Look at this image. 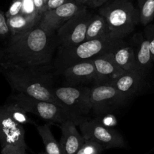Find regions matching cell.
Segmentation results:
<instances>
[{"instance_id":"cell-7","label":"cell","mask_w":154,"mask_h":154,"mask_svg":"<svg viewBox=\"0 0 154 154\" xmlns=\"http://www.w3.org/2000/svg\"><path fill=\"white\" fill-rule=\"evenodd\" d=\"M92 16L93 14L89 11L86 6L65 23L56 32L58 48H72L84 42Z\"/></svg>"},{"instance_id":"cell-21","label":"cell","mask_w":154,"mask_h":154,"mask_svg":"<svg viewBox=\"0 0 154 154\" xmlns=\"http://www.w3.org/2000/svg\"><path fill=\"white\" fill-rule=\"evenodd\" d=\"M5 109L8 112V114L14 119L16 122L21 125L25 124H33L36 126V123L32 120L27 115V112L25 110L23 109L17 105L14 104V102L8 101L3 105Z\"/></svg>"},{"instance_id":"cell-11","label":"cell","mask_w":154,"mask_h":154,"mask_svg":"<svg viewBox=\"0 0 154 154\" xmlns=\"http://www.w3.org/2000/svg\"><path fill=\"white\" fill-rule=\"evenodd\" d=\"M86 6L78 4L75 0L68 2L57 8L47 11L44 13L40 25L48 31L57 32L65 23L83 10Z\"/></svg>"},{"instance_id":"cell-18","label":"cell","mask_w":154,"mask_h":154,"mask_svg":"<svg viewBox=\"0 0 154 154\" xmlns=\"http://www.w3.org/2000/svg\"><path fill=\"white\" fill-rule=\"evenodd\" d=\"M105 37H111L106 20L100 14H93L87 27L85 41Z\"/></svg>"},{"instance_id":"cell-33","label":"cell","mask_w":154,"mask_h":154,"mask_svg":"<svg viewBox=\"0 0 154 154\" xmlns=\"http://www.w3.org/2000/svg\"><path fill=\"white\" fill-rule=\"evenodd\" d=\"M3 57H4V50L0 49V65H1Z\"/></svg>"},{"instance_id":"cell-3","label":"cell","mask_w":154,"mask_h":154,"mask_svg":"<svg viewBox=\"0 0 154 154\" xmlns=\"http://www.w3.org/2000/svg\"><path fill=\"white\" fill-rule=\"evenodd\" d=\"M123 41V38L105 37L84 41L72 48H59L54 63V71L59 74L67 66L93 60L100 54L112 51Z\"/></svg>"},{"instance_id":"cell-17","label":"cell","mask_w":154,"mask_h":154,"mask_svg":"<svg viewBox=\"0 0 154 154\" xmlns=\"http://www.w3.org/2000/svg\"><path fill=\"white\" fill-rule=\"evenodd\" d=\"M116 63L125 72H138L132 45L123 41L112 51Z\"/></svg>"},{"instance_id":"cell-32","label":"cell","mask_w":154,"mask_h":154,"mask_svg":"<svg viewBox=\"0 0 154 154\" xmlns=\"http://www.w3.org/2000/svg\"><path fill=\"white\" fill-rule=\"evenodd\" d=\"M78 4L81 5H85L86 2H87V0H75Z\"/></svg>"},{"instance_id":"cell-4","label":"cell","mask_w":154,"mask_h":154,"mask_svg":"<svg viewBox=\"0 0 154 154\" xmlns=\"http://www.w3.org/2000/svg\"><path fill=\"white\" fill-rule=\"evenodd\" d=\"M99 14L106 20L110 35L123 38L131 34L140 23L139 11L129 0H113L100 7Z\"/></svg>"},{"instance_id":"cell-8","label":"cell","mask_w":154,"mask_h":154,"mask_svg":"<svg viewBox=\"0 0 154 154\" xmlns=\"http://www.w3.org/2000/svg\"><path fill=\"white\" fill-rule=\"evenodd\" d=\"M90 96L92 113L97 117L113 112L128 101L113 84H94L90 87Z\"/></svg>"},{"instance_id":"cell-24","label":"cell","mask_w":154,"mask_h":154,"mask_svg":"<svg viewBox=\"0 0 154 154\" xmlns=\"http://www.w3.org/2000/svg\"><path fill=\"white\" fill-rule=\"evenodd\" d=\"M21 14L28 17L41 18L42 15L38 12L33 0H23V6L21 10Z\"/></svg>"},{"instance_id":"cell-15","label":"cell","mask_w":154,"mask_h":154,"mask_svg":"<svg viewBox=\"0 0 154 154\" xmlns=\"http://www.w3.org/2000/svg\"><path fill=\"white\" fill-rule=\"evenodd\" d=\"M132 47L135 54L138 72L145 77L153 63L150 44L144 35L135 34L132 38Z\"/></svg>"},{"instance_id":"cell-1","label":"cell","mask_w":154,"mask_h":154,"mask_svg":"<svg viewBox=\"0 0 154 154\" xmlns=\"http://www.w3.org/2000/svg\"><path fill=\"white\" fill-rule=\"evenodd\" d=\"M56 32L38 25L25 32L11 35L4 50L0 69L51 66L56 47Z\"/></svg>"},{"instance_id":"cell-30","label":"cell","mask_w":154,"mask_h":154,"mask_svg":"<svg viewBox=\"0 0 154 154\" xmlns=\"http://www.w3.org/2000/svg\"><path fill=\"white\" fill-rule=\"evenodd\" d=\"M33 2H34V4L35 5L38 12L40 14L43 15L44 13H45L48 11L47 3L45 2V0H33Z\"/></svg>"},{"instance_id":"cell-29","label":"cell","mask_w":154,"mask_h":154,"mask_svg":"<svg viewBox=\"0 0 154 154\" xmlns=\"http://www.w3.org/2000/svg\"><path fill=\"white\" fill-rule=\"evenodd\" d=\"M69 1H72V0H48V2H47L48 11L60 7V5Z\"/></svg>"},{"instance_id":"cell-19","label":"cell","mask_w":154,"mask_h":154,"mask_svg":"<svg viewBox=\"0 0 154 154\" xmlns=\"http://www.w3.org/2000/svg\"><path fill=\"white\" fill-rule=\"evenodd\" d=\"M41 20V18L28 17L20 14L7 18V23L10 29L11 35H15L31 29L40 23Z\"/></svg>"},{"instance_id":"cell-6","label":"cell","mask_w":154,"mask_h":154,"mask_svg":"<svg viewBox=\"0 0 154 154\" xmlns=\"http://www.w3.org/2000/svg\"><path fill=\"white\" fill-rule=\"evenodd\" d=\"M8 101L14 102L27 113H31L48 122V123H57L61 124L68 120L74 121V118L63 107L54 102L40 100L23 93H14L8 99Z\"/></svg>"},{"instance_id":"cell-14","label":"cell","mask_w":154,"mask_h":154,"mask_svg":"<svg viewBox=\"0 0 154 154\" xmlns=\"http://www.w3.org/2000/svg\"><path fill=\"white\" fill-rule=\"evenodd\" d=\"M62 131L60 140L63 154H75L84 143L85 138L77 129V124L72 120H68L60 124Z\"/></svg>"},{"instance_id":"cell-34","label":"cell","mask_w":154,"mask_h":154,"mask_svg":"<svg viewBox=\"0 0 154 154\" xmlns=\"http://www.w3.org/2000/svg\"><path fill=\"white\" fill-rule=\"evenodd\" d=\"M45 2L47 3V2H48V0H45Z\"/></svg>"},{"instance_id":"cell-35","label":"cell","mask_w":154,"mask_h":154,"mask_svg":"<svg viewBox=\"0 0 154 154\" xmlns=\"http://www.w3.org/2000/svg\"><path fill=\"white\" fill-rule=\"evenodd\" d=\"M45 154H46V153H45Z\"/></svg>"},{"instance_id":"cell-25","label":"cell","mask_w":154,"mask_h":154,"mask_svg":"<svg viewBox=\"0 0 154 154\" xmlns=\"http://www.w3.org/2000/svg\"><path fill=\"white\" fill-rule=\"evenodd\" d=\"M22 6L23 0H14L8 11L5 13L6 18L11 17L20 14Z\"/></svg>"},{"instance_id":"cell-23","label":"cell","mask_w":154,"mask_h":154,"mask_svg":"<svg viewBox=\"0 0 154 154\" xmlns=\"http://www.w3.org/2000/svg\"><path fill=\"white\" fill-rule=\"evenodd\" d=\"M104 150V147L98 143L85 139L83 145L75 154H101Z\"/></svg>"},{"instance_id":"cell-31","label":"cell","mask_w":154,"mask_h":154,"mask_svg":"<svg viewBox=\"0 0 154 154\" xmlns=\"http://www.w3.org/2000/svg\"><path fill=\"white\" fill-rule=\"evenodd\" d=\"M110 0H87L85 5L92 8H96L102 7L107 2H108Z\"/></svg>"},{"instance_id":"cell-12","label":"cell","mask_w":154,"mask_h":154,"mask_svg":"<svg viewBox=\"0 0 154 154\" xmlns=\"http://www.w3.org/2000/svg\"><path fill=\"white\" fill-rule=\"evenodd\" d=\"M59 74L63 77L69 85L80 86L85 84L94 85L97 83V74L93 60L71 65Z\"/></svg>"},{"instance_id":"cell-5","label":"cell","mask_w":154,"mask_h":154,"mask_svg":"<svg viewBox=\"0 0 154 154\" xmlns=\"http://www.w3.org/2000/svg\"><path fill=\"white\" fill-rule=\"evenodd\" d=\"M90 93V87L68 85L54 88L59 103L73 117L77 126L92 113Z\"/></svg>"},{"instance_id":"cell-20","label":"cell","mask_w":154,"mask_h":154,"mask_svg":"<svg viewBox=\"0 0 154 154\" xmlns=\"http://www.w3.org/2000/svg\"><path fill=\"white\" fill-rule=\"evenodd\" d=\"M35 127L44 143L46 154H63L60 143L57 142L51 132L49 123L36 125Z\"/></svg>"},{"instance_id":"cell-2","label":"cell","mask_w":154,"mask_h":154,"mask_svg":"<svg viewBox=\"0 0 154 154\" xmlns=\"http://www.w3.org/2000/svg\"><path fill=\"white\" fill-rule=\"evenodd\" d=\"M54 70L52 65L42 67L15 66L0 69L14 93H23L35 99L60 105L54 95Z\"/></svg>"},{"instance_id":"cell-28","label":"cell","mask_w":154,"mask_h":154,"mask_svg":"<svg viewBox=\"0 0 154 154\" xmlns=\"http://www.w3.org/2000/svg\"><path fill=\"white\" fill-rule=\"evenodd\" d=\"M26 149L17 146L7 145L2 147L1 154H26Z\"/></svg>"},{"instance_id":"cell-13","label":"cell","mask_w":154,"mask_h":154,"mask_svg":"<svg viewBox=\"0 0 154 154\" xmlns=\"http://www.w3.org/2000/svg\"><path fill=\"white\" fill-rule=\"evenodd\" d=\"M93 61L97 74L96 84H112L126 72L116 63L111 51L94 57Z\"/></svg>"},{"instance_id":"cell-9","label":"cell","mask_w":154,"mask_h":154,"mask_svg":"<svg viewBox=\"0 0 154 154\" xmlns=\"http://www.w3.org/2000/svg\"><path fill=\"white\" fill-rule=\"evenodd\" d=\"M85 139L98 143L104 149L123 148L126 143L123 136L114 129L102 124L97 118H87L78 124Z\"/></svg>"},{"instance_id":"cell-22","label":"cell","mask_w":154,"mask_h":154,"mask_svg":"<svg viewBox=\"0 0 154 154\" xmlns=\"http://www.w3.org/2000/svg\"><path fill=\"white\" fill-rule=\"evenodd\" d=\"M140 23L147 25L154 18V0H141L139 5Z\"/></svg>"},{"instance_id":"cell-16","label":"cell","mask_w":154,"mask_h":154,"mask_svg":"<svg viewBox=\"0 0 154 154\" xmlns=\"http://www.w3.org/2000/svg\"><path fill=\"white\" fill-rule=\"evenodd\" d=\"M144 83V77L138 72H126L112 84L122 95L129 99L142 88Z\"/></svg>"},{"instance_id":"cell-27","label":"cell","mask_w":154,"mask_h":154,"mask_svg":"<svg viewBox=\"0 0 154 154\" xmlns=\"http://www.w3.org/2000/svg\"><path fill=\"white\" fill-rule=\"evenodd\" d=\"M9 35H11L7 23V18L2 11L0 10V37L5 38Z\"/></svg>"},{"instance_id":"cell-10","label":"cell","mask_w":154,"mask_h":154,"mask_svg":"<svg viewBox=\"0 0 154 154\" xmlns=\"http://www.w3.org/2000/svg\"><path fill=\"white\" fill-rule=\"evenodd\" d=\"M0 144L2 147L13 145L27 149L23 126L8 114L3 105L0 106Z\"/></svg>"},{"instance_id":"cell-26","label":"cell","mask_w":154,"mask_h":154,"mask_svg":"<svg viewBox=\"0 0 154 154\" xmlns=\"http://www.w3.org/2000/svg\"><path fill=\"white\" fill-rule=\"evenodd\" d=\"M144 36L148 40L150 44V53L152 60L154 62V25H149L144 30Z\"/></svg>"}]
</instances>
